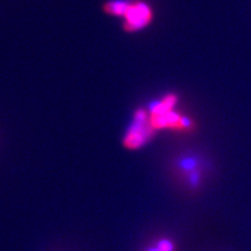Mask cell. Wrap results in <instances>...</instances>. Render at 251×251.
I'll return each mask as SVG.
<instances>
[{
	"label": "cell",
	"instance_id": "obj_1",
	"mask_svg": "<svg viewBox=\"0 0 251 251\" xmlns=\"http://www.w3.org/2000/svg\"><path fill=\"white\" fill-rule=\"evenodd\" d=\"M170 172L178 185L190 192H197L206 179V159L193 151L178 152L171 158Z\"/></svg>",
	"mask_w": 251,
	"mask_h": 251
},
{
	"label": "cell",
	"instance_id": "obj_2",
	"mask_svg": "<svg viewBox=\"0 0 251 251\" xmlns=\"http://www.w3.org/2000/svg\"><path fill=\"white\" fill-rule=\"evenodd\" d=\"M177 103L178 96L170 93L149 106L150 122L157 131L169 129L179 133H191L197 130V122L193 119L175 111Z\"/></svg>",
	"mask_w": 251,
	"mask_h": 251
},
{
	"label": "cell",
	"instance_id": "obj_3",
	"mask_svg": "<svg viewBox=\"0 0 251 251\" xmlns=\"http://www.w3.org/2000/svg\"><path fill=\"white\" fill-rule=\"evenodd\" d=\"M157 130L150 122L148 108L140 107L134 112L133 122L122 139V146L127 150L141 149L155 136Z\"/></svg>",
	"mask_w": 251,
	"mask_h": 251
},
{
	"label": "cell",
	"instance_id": "obj_4",
	"mask_svg": "<svg viewBox=\"0 0 251 251\" xmlns=\"http://www.w3.org/2000/svg\"><path fill=\"white\" fill-rule=\"evenodd\" d=\"M153 20L152 7L143 0H131L124 17L122 28L127 33H136L148 27Z\"/></svg>",
	"mask_w": 251,
	"mask_h": 251
},
{
	"label": "cell",
	"instance_id": "obj_5",
	"mask_svg": "<svg viewBox=\"0 0 251 251\" xmlns=\"http://www.w3.org/2000/svg\"><path fill=\"white\" fill-rule=\"evenodd\" d=\"M130 4L131 0H109L102 4V12L112 17L124 18Z\"/></svg>",
	"mask_w": 251,
	"mask_h": 251
},
{
	"label": "cell",
	"instance_id": "obj_6",
	"mask_svg": "<svg viewBox=\"0 0 251 251\" xmlns=\"http://www.w3.org/2000/svg\"><path fill=\"white\" fill-rule=\"evenodd\" d=\"M152 242L156 244V247L161 251H177V244H176L172 238L168 236L155 237Z\"/></svg>",
	"mask_w": 251,
	"mask_h": 251
},
{
	"label": "cell",
	"instance_id": "obj_7",
	"mask_svg": "<svg viewBox=\"0 0 251 251\" xmlns=\"http://www.w3.org/2000/svg\"><path fill=\"white\" fill-rule=\"evenodd\" d=\"M142 251H161V250H159L158 248L156 247V244L151 241V242H149L148 244H146V246L143 247Z\"/></svg>",
	"mask_w": 251,
	"mask_h": 251
}]
</instances>
